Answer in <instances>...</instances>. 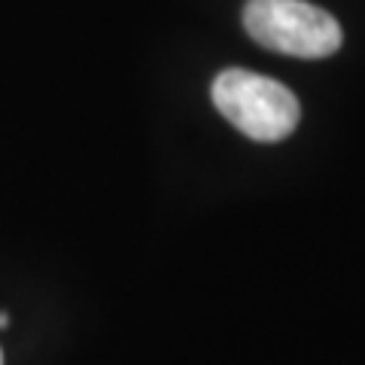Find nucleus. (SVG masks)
<instances>
[{
	"label": "nucleus",
	"mask_w": 365,
	"mask_h": 365,
	"mask_svg": "<svg viewBox=\"0 0 365 365\" xmlns=\"http://www.w3.org/2000/svg\"><path fill=\"white\" fill-rule=\"evenodd\" d=\"M213 104L241 134L259 143H277L295 131L302 119L299 98L271 76L253 71H222L213 79Z\"/></svg>",
	"instance_id": "1"
},
{
	"label": "nucleus",
	"mask_w": 365,
	"mask_h": 365,
	"mask_svg": "<svg viewBox=\"0 0 365 365\" xmlns=\"http://www.w3.org/2000/svg\"><path fill=\"white\" fill-rule=\"evenodd\" d=\"M244 28L259 46L295 58H329L344 43L335 16L307 0H247Z\"/></svg>",
	"instance_id": "2"
},
{
	"label": "nucleus",
	"mask_w": 365,
	"mask_h": 365,
	"mask_svg": "<svg viewBox=\"0 0 365 365\" xmlns=\"http://www.w3.org/2000/svg\"><path fill=\"white\" fill-rule=\"evenodd\" d=\"M9 326V317L6 314H0V329H6Z\"/></svg>",
	"instance_id": "3"
},
{
	"label": "nucleus",
	"mask_w": 365,
	"mask_h": 365,
	"mask_svg": "<svg viewBox=\"0 0 365 365\" xmlns=\"http://www.w3.org/2000/svg\"><path fill=\"white\" fill-rule=\"evenodd\" d=\"M0 365H4V353H0Z\"/></svg>",
	"instance_id": "4"
}]
</instances>
